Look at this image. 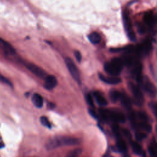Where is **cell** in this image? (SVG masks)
<instances>
[{"mask_svg": "<svg viewBox=\"0 0 157 157\" xmlns=\"http://www.w3.org/2000/svg\"><path fill=\"white\" fill-rule=\"evenodd\" d=\"M142 87L146 93H147L151 97H154L156 95V88L153 83L149 80L148 77L144 76L142 77L141 82L138 84Z\"/></svg>", "mask_w": 157, "mask_h": 157, "instance_id": "obj_6", "label": "cell"}, {"mask_svg": "<svg viewBox=\"0 0 157 157\" xmlns=\"http://www.w3.org/2000/svg\"><path fill=\"white\" fill-rule=\"evenodd\" d=\"M79 143V140L77 138L71 137H57L50 139L46 145L48 150H53L64 145H75Z\"/></svg>", "mask_w": 157, "mask_h": 157, "instance_id": "obj_1", "label": "cell"}, {"mask_svg": "<svg viewBox=\"0 0 157 157\" xmlns=\"http://www.w3.org/2000/svg\"><path fill=\"white\" fill-rule=\"evenodd\" d=\"M112 130L113 134L117 139L121 137V133H120V128H119L118 125L117 124V123H114V124L112 125Z\"/></svg>", "mask_w": 157, "mask_h": 157, "instance_id": "obj_21", "label": "cell"}, {"mask_svg": "<svg viewBox=\"0 0 157 157\" xmlns=\"http://www.w3.org/2000/svg\"><path fill=\"white\" fill-rule=\"evenodd\" d=\"M123 23H124V26L125 28V30L127 33V35L129 39L132 41H134L136 40V35L135 33L132 29V25L131 22L130 18L129 17L128 13L127 12H124L123 15Z\"/></svg>", "mask_w": 157, "mask_h": 157, "instance_id": "obj_8", "label": "cell"}, {"mask_svg": "<svg viewBox=\"0 0 157 157\" xmlns=\"http://www.w3.org/2000/svg\"><path fill=\"white\" fill-rule=\"evenodd\" d=\"M89 40L93 44H98L101 40L100 34L97 32H93L88 36Z\"/></svg>", "mask_w": 157, "mask_h": 157, "instance_id": "obj_19", "label": "cell"}, {"mask_svg": "<svg viewBox=\"0 0 157 157\" xmlns=\"http://www.w3.org/2000/svg\"><path fill=\"white\" fill-rule=\"evenodd\" d=\"M44 88L47 90L53 89L57 85L58 81L56 78L53 75H47L44 78Z\"/></svg>", "mask_w": 157, "mask_h": 157, "instance_id": "obj_11", "label": "cell"}, {"mask_svg": "<svg viewBox=\"0 0 157 157\" xmlns=\"http://www.w3.org/2000/svg\"><path fill=\"white\" fill-rule=\"evenodd\" d=\"M144 21L145 23V25L151 28L154 26L155 24V17L153 12H148L145 13V14L144 16Z\"/></svg>", "mask_w": 157, "mask_h": 157, "instance_id": "obj_13", "label": "cell"}, {"mask_svg": "<svg viewBox=\"0 0 157 157\" xmlns=\"http://www.w3.org/2000/svg\"><path fill=\"white\" fill-rule=\"evenodd\" d=\"M151 48H152V46H151V41L148 39L145 40L139 45L137 46L136 47H134L135 52L139 56H146L148 55Z\"/></svg>", "mask_w": 157, "mask_h": 157, "instance_id": "obj_7", "label": "cell"}, {"mask_svg": "<svg viewBox=\"0 0 157 157\" xmlns=\"http://www.w3.org/2000/svg\"><path fill=\"white\" fill-rule=\"evenodd\" d=\"M129 88L134 97V102L137 105H142L144 103V96L140 86L135 83L129 82L128 84Z\"/></svg>", "mask_w": 157, "mask_h": 157, "instance_id": "obj_4", "label": "cell"}, {"mask_svg": "<svg viewBox=\"0 0 157 157\" xmlns=\"http://www.w3.org/2000/svg\"><path fill=\"white\" fill-rule=\"evenodd\" d=\"M156 142L155 141L154 142H151L150 145L148 147V151L149 153L150 154V155L152 156H155V153H156Z\"/></svg>", "mask_w": 157, "mask_h": 157, "instance_id": "obj_24", "label": "cell"}, {"mask_svg": "<svg viewBox=\"0 0 157 157\" xmlns=\"http://www.w3.org/2000/svg\"><path fill=\"white\" fill-rule=\"evenodd\" d=\"M25 66L33 74L42 79H44L45 77L47 75L45 71H44L41 67H39L38 66L34 64L28 63L25 64Z\"/></svg>", "mask_w": 157, "mask_h": 157, "instance_id": "obj_9", "label": "cell"}, {"mask_svg": "<svg viewBox=\"0 0 157 157\" xmlns=\"http://www.w3.org/2000/svg\"><path fill=\"white\" fill-rule=\"evenodd\" d=\"M124 66L122 59L119 58H113L110 62L104 64V68L105 71L110 75L117 76L121 72Z\"/></svg>", "mask_w": 157, "mask_h": 157, "instance_id": "obj_3", "label": "cell"}, {"mask_svg": "<svg viewBox=\"0 0 157 157\" xmlns=\"http://www.w3.org/2000/svg\"><path fill=\"white\" fill-rule=\"evenodd\" d=\"M138 29L140 33H144L145 31V28L142 25H138Z\"/></svg>", "mask_w": 157, "mask_h": 157, "instance_id": "obj_32", "label": "cell"}, {"mask_svg": "<svg viewBox=\"0 0 157 157\" xmlns=\"http://www.w3.org/2000/svg\"><path fill=\"white\" fill-rule=\"evenodd\" d=\"M0 48L7 55H12L15 53V48L1 37H0Z\"/></svg>", "mask_w": 157, "mask_h": 157, "instance_id": "obj_10", "label": "cell"}, {"mask_svg": "<svg viewBox=\"0 0 157 157\" xmlns=\"http://www.w3.org/2000/svg\"><path fill=\"white\" fill-rule=\"evenodd\" d=\"M74 55H75V57L77 61L78 62H80L81 60H82V55H81L80 52H78V51L75 50L74 52Z\"/></svg>", "mask_w": 157, "mask_h": 157, "instance_id": "obj_29", "label": "cell"}, {"mask_svg": "<svg viewBox=\"0 0 157 157\" xmlns=\"http://www.w3.org/2000/svg\"><path fill=\"white\" fill-rule=\"evenodd\" d=\"M32 102L37 108H41L44 104V99L42 96L38 93H34L32 96Z\"/></svg>", "mask_w": 157, "mask_h": 157, "instance_id": "obj_17", "label": "cell"}, {"mask_svg": "<svg viewBox=\"0 0 157 157\" xmlns=\"http://www.w3.org/2000/svg\"><path fill=\"white\" fill-rule=\"evenodd\" d=\"M4 147V144L3 142L2 139H1V137H0V148H2Z\"/></svg>", "mask_w": 157, "mask_h": 157, "instance_id": "obj_33", "label": "cell"}, {"mask_svg": "<svg viewBox=\"0 0 157 157\" xmlns=\"http://www.w3.org/2000/svg\"><path fill=\"white\" fill-rule=\"evenodd\" d=\"M0 82H1L4 83H5V84H6V85H9V86H12V83L10 82V81L7 78L4 77L2 75H1V74H0Z\"/></svg>", "mask_w": 157, "mask_h": 157, "instance_id": "obj_27", "label": "cell"}, {"mask_svg": "<svg viewBox=\"0 0 157 157\" xmlns=\"http://www.w3.org/2000/svg\"><path fill=\"white\" fill-rule=\"evenodd\" d=\"M131 145L132 150L135 154H136L137 155H140V156L144 155V151L141 145L138 142H131Z\"/></svg>", "mask_w": 157, "mask_h": 157, "instance_id": "obj_18", "label": "cell"}, {"mask_svg": "<svg viewBox=\"0 0 157 157\" xmlns=\"http://www.w3.org/2000/svg\"><path fill=\"white\" fill-rule=\"evenodd\" d=\"M120 96H121V93L117 90L113 89V90H110V91L109 93L110 99L112 101V102H117L120 99Z\"/></svg>", "mask_w": 157, "mask_h": 157, "instance_id": "obj_20", "label": "cell"}, {"mask_svg": "<svg viewBox=\"0 0 157 157\" xmlns=\"http://www.w3.org/2000/svg\"><path fill=\"white\" fill-rule=\"evenodd\" d=\"M122 132L123 134L128 139V140H131V134L130 133V132L129 131V130L126 129H122Z\"/></svg>", "mask_w": 157, "mask_h": 157, "instance_id": "obj_28", "label": "cell"}, {"mask_svg": "<svg viewBox=\"0 0 157 157\" xmlns=\"http://www.w3.org/2000/svg\"><path fill=\"white\" fill-rule=\"evenodd\" d=\"M150 107L151 110L153 111V113L155 115H156V104L155 102H150Z\"/></svg>", "mask_w": 157, "mask_h": 157, "instance_id": "obj_30", "label": "cell"}, {"mask_svg": "<svg viewBox=\"0 0 157 157\" xmlns=\"http://www.w3.org/2000/svg\"><path fill=\"white\" fill-rule=\"evenodd\" d=\"M117 148L119 152L121 153H125L128 151V146L125 141L121 137L118 138L116 143Z\"/></svg>", "mask_w": 157, "mask_h": 157, "instance_id": "obj_16", "label": "cell"}, {"mask_svg": "<svg viewBox=\"0 0 157 157\" xmlns=\"http://www.w3.org/2000/svg\"><path fill=\"white\" fill-rule=\"evenodd\" d=\"M147 137V134L142 131H137L136 132V137L138 140H142Z\"/></svg>", "mask_w": 157, "mask_h": 157, "instance_id": "obj_25", "label": "cell"}, {"mask_svg": "<svg viewBox=\"0 0 157 157\" xmlns=\"http://www.w3.org/2000/svg\"><path fill=\"white\" fill-rule=\"evenodd\" d=\"M82 153V150L81 148H76L71 151H69L67 154V156L74 157V156H78L80 155Z\"/></svg>", "mask_w": 157, "mask_h": 157, "instance_id": "obj_22", "label": "cell"}, {"mask_svg": "<svg viewBox=\"0 0 157 157\" xmlns=\"http://www.w3.org/2000/svg\"><path fill=\"white\" fill-rule=\"evenodd\" d=\"M86 101L87 102V104L90 106V107H93L94 106V102H93V97L92 96L88 93L86 95Z\"/></svg>", "mask_w": 157, "mask_h": 157, "instance_id": "obj_26", "label": "cell"}, {"mask_svg": "<svg viewBox=\"0 0 157 157\" xmlns=\"http://www.w3.org/2000/svg\"><path fill=\"white\" fill-rule=\"evenodd\" d=\"M40 121L43 126H44L48 128H51V127H52L51 124L46 117H45V116L41 117L40 118Z\"/></svg>", "mask_w": 157, "mask_h": 157, "instance_id": "obj_23", "label": "cell"}, {"mask_svg": "<svg viewBox=\"0 0 157 157\" xmlns=\"http://www.w3.org/2000/svg\"><path fill=\"white\" fill-rule=\"evenodd\" d=\"M99 78L102 82H104L107 84H110V85L118 84L121 82V78L117 76H112L111 75V77H105V75L99 74Z\"/></svg>", "mask_w": 157, "mask_h": 157, "instance_id": "obj_12", "label": "cell"}, {"mask_svg": "<svg viewBox=\"0 0 157 157\" xmlns=\"http://www.w3.org/2000/svg\"><path fill=\"white\" fill-rule=\"evenodd\" d=\"M88 112H89V113L90 114V115H91V117H93L94 118H97V115H96V112H94V110H93V109H90L88 110Z\"/></svg>", "mask_w": 157, "mask_h": 157, "instance_id": "obj_31", "label": "cell"}, {"mask_svg": "<svg viewBox=\"0 0 157 157\" xmlns=\"http://www.w3.org/2000/svg\"><path fill=\"white\" fill-rule=\"evenodd\" d=\"M93 96L95 98L96 102L101 106L107 105L108 102L105 98L99 91H94L93 93Z\"/></svg>", "mask_w": 157, "mask_h": 157, "instance_id": "obj_15", "label": "cell"}, {"mask_svg": "<svg viewBox=\"0 0 157 157\" xmlns=\"http://www.w3.org/2000/svg\"><path fill=\"white\" fill-rule=\"evenodd\" d=\"M65 63L67 67L68 71H69L71 75L73 77V78L78 83L80 84L81 79L78 70L77 69V66L75 64L74 62L70 58H66Z\"/></svg>", "mask_w": 157, "mask_h": 157, "instance_id": "obj_5", "label": "cell"}, {"mask_svg": "<svg viewBox=\"0 0 157 157\" xmlns=\"http://www.w3.org/2000/svg\"><path fill=\"white\" fill-rule=\"evenodd\" d=\"M99 113L102 118L105 121H112L114 123H124L126 121L125 115L117 110H109L101 109Z\"/></svg>", "mask_w": 157, "mask_h": 157, "instance_id": "obj_2", "label": "cell"}, {"mask_svg": "<svg viewBox=\"0 0 157 157\" xmlns=\"http://www.w3.org/2000/svg\"><path fill=\"white\" fill-rule=\"evenodd\" d=\"M120 102L121 105L127 110H131L132 107V101L129 97L124 93H121V96L120 98Z\"/></svg>", "mask_w": 157, "mask_h": 157, "instance_id": "obj_14", "label": "cell"}]
</instances>
